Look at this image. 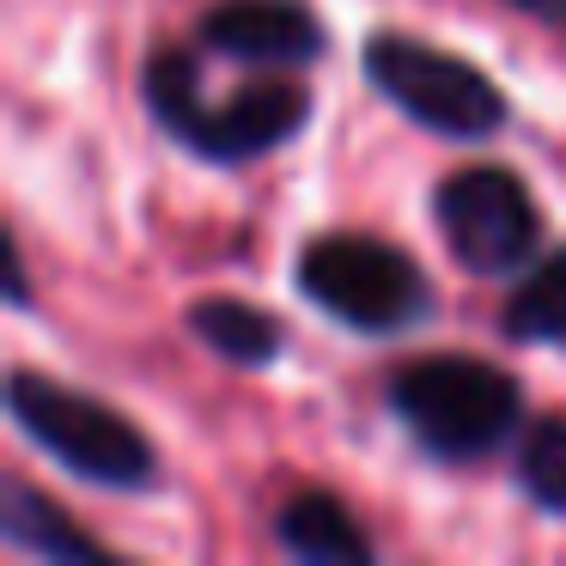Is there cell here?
I'll return each instance as SVG.
<instances>
[{
	"label": "cell",
	"mask_w": 566,
	"mask_h": 566,
	"mask_svg": "<svg viewBox=\"0 0 566 566\" xmlns=\"http://www.w3.org/2000/svg\"><path fill=\"white\" fill-rule=\"evenodd\" d=\"M274 548L305 566H371L378 560V542L366 536L354 505L329 488H298L293 500H281V512H274Z\"/></svg>",
	"instance_id": "ba28073f"
},
{
	"label": "cell",
	"mask_w": 566,
	"mask_h": 566,
	"mask_svg": "<svg viewBox=\"0 0 566 566\" xmlns=\"http://www.w3.org/2000/svg\"><path fill=\"white\" fill-rule=\"evenodd\" d=\"M432 226L463 274L475 281H517L548 244V220L530 184L500 159L457 165L432 189Z\"/></svg>",
	"instance_id": "8992f818"
},
{
	"label": "cell",
	"mask_w": 566,
	"mask_h": 566,
	"mask_svg": "<svg viewBox=\"0 0 566 566\" xmlns=\"http://www.w3.org/2000/svg\"><path fill=\"white\" fill-rule=\"evenodd\" d=\"M396 427L408 432L427 463L439 469H475L500 457L524 432L530 402L517 371L493 366L481 354H420L402 359L384 384Z\"/></svg>",
	"instance_id": "7a4b0ae2"
},
{
	"label": "cell",
	"mask_w": 566,
	"mask_h": 566,
	"mask_svg": "<svg viewBox=\"0 0 566 566\" xmlns=\"http://www.w3.org/2000/svg\"><path fill=\"white\" fill-rule=\"evenodd\" d=\"M500 7H512V13L536 19V25H554V31H566V0H500Z\"/></svg>",
	"instance_id": "5bb4252c"
},
{
	"label": "cell",
	"mask_w": 566,
	"mask_h": 566,
	"mask_svg": "<svg viewBox=\"0 0 566 566\" xmlns=\"http://www.w3.org/2000/svg\"><path fill=\"white\" fill-rule=\"evenodd\" d=\"M7 305L25 311L31 305V286H25V256H19V238H7Z\"/></svg>",
	"instance_id": "4fadbf2b"
},
{
	"label": "cell",
	"mask_w": 566,
	"mask_h": 566,
	"mask_svg": "<svg viewBox=\"0 0 566 566\" xmlns=\"http://www.w3.org/2000/svg\"><path fill=\"white\" fill-rule=\"evenodd\" d=\"M505 342L517 347H566V244L542 250L524 274H517L512 298L500 311Z\"/></svg>",
	"instance_id": "8fae6325"
},
{
	"label": "cell",
	"mask_w": 566,
	"mask_h": 566,
	"mask_svg": "<svg viewBox=\"0 0 566 566\" xmlns=\"http://www.w3.org/2000/svg\"><path fill=\"white\" fill-rule=\"evenodd\" d=\"M359 74L402 123L427 128L439 140H500L512 128V98L488 67L402 25L366 31Z\"/></svg>",
	"instance_id": "5b68a950"
},
{
	"label": "cell",
	"mask_w": 566,
	"mask_h": 566,
	"mask_svg": "<svg viewBox=\"0 0 566 566\" xmlns=\"http://www.w3.org/2000/svg\"><path fill=\"white\" fill-rule=\"evenodd\" d=\"M0 536L7 548L31 554V560H50V566H67V560H86V566H123V554L111 548L104 536H92L80 517H67L50 493H38L31 481H7L0 493Z\"/></svg>",
	"instance_id": "9c48e42d"
},
{
	"label": "cell",
	"mask_w": 566,
	"mask_h": 566,
	"mask_svg": "<svg viewBox=\"0 0 566 566\" xmlns=\"http://www.w3.org/2000/svg\"><path fill=\"white\" fill-rule=\"evenodd\" d=\"M201 80L208 74H201L196 43H159L140 62V104L165 140H177L189 159L213 171H244L256 159H274L317 116V92L305 74H256L226 98H213Z\"/></svg>",
	"instance_id": "6da1fadb"
},
{
	"label": "cell",
	"mask_w": 566,
	"mask_h": 566,
	"mask_svg": "<svg viewBox=\"0 0 566 566\" xmlns=\"http://www.w3.org/2000/svg\"><path fill=\"white\" fill-rule=\"evenodd\" d=\"M189 43L244 74H311L329 55V25L311 0H213Z\"/></svg>",
	"instance_id": "52a82bcc"
},
{
	"label": "cell",
	"mask_w": 566,
	"mask_h": 566,
	"mask_svg": "<svg viewBox=\"0 0 566 566\" xmlns=\"http://www.w3.org/2000/svg\"><path fill=\"white\" fill-rule=\"evenodd\" d=\"M293 286L311 311H323L329 323L366 335V342L415 335L439 317V286L427 281V269L402 244L371 232L305 238L293 256Z\"/></svg>",
	"instance_id": "277c9868"
},
{
	"label": "cell",
	"mask_w": 566,
	"mask_h": 566,
	"mask_svg": "<svg viewBox=\"0 0 566 566\" xmlns=\"http://www.w3.org/2000/svg\"><path fill=\"white\" fill-rule=\"evenodd\" d=\"M512 481L542 517H566V415H536L517 432Z\"/></svg>",
	"instance_id": "7c38bea8"
},
{
	"label": "cell",
	"mask_w": 566,
	"mask_h": 566,
	"mask_svg": "<svg viewBox=\"0 0 566 566\" xmlns=\"http://www.w3.org/2000/svg\"><path fill=\"white\" fill-rule=\"evenodd\" d=\"M7 420L19 427V439L31 451H43L62 475L86 481L104 493H159L165 481V457L135 420L116 402L62 384L38 366H13L7 371Z\"/></svg>",
	"instance_id": "3957f363"
},
{
	"label": "cell",
	"mask_w": 566,
	"mask_h": 566,
	"mask_svg": "<svg viewBox=\"0 0 566 566\" xmlns=\"http://www.w3.org/2000/svg\"><path fill=\"white\" fill-rule=\"evenodd\" d=\"M184 329L232 371H269L286 354V323L269 305H250V298L232 293H208L196 305H184Z\"/></svg>",
	"instance_id": "30bf717a"
}]
</instances>
